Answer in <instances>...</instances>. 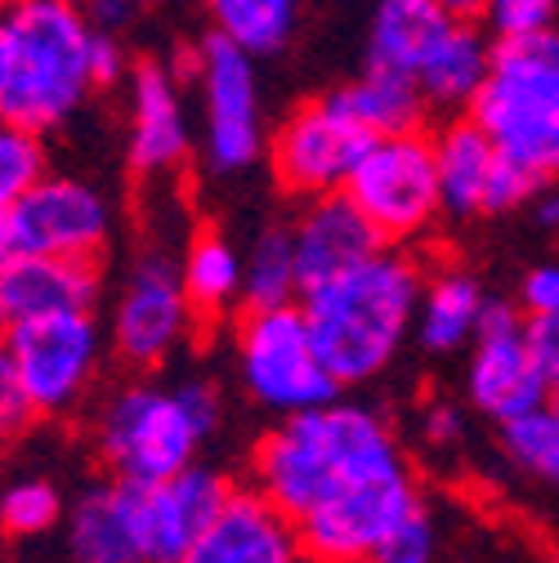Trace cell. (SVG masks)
<instances>
[{
  "instance_id": "28",
  "label": "cell",
  "mask_w": 559,
  "mask_h": 563,
  "mask_svg": "<svg viewBox=\"0 0 559 563\" xmlns=\"http://www.w3.org/2000/svg\"><path fill=\"white\" fill-rule=\"evenodd\" d=\"M502 448L519 470L541 474V478H550L559 487V416H555L550 402L528 411V416L506 420L502 426Z\"/></svg>"
},
{
  "instance_id": "30",
  "label": "cell",
  "mask_w": 559,
  "mask_h": 563,
  "mask_svg": "<svg viewBox=\"0 0 559 563\" xmlns=\"http://www.w3.org/2000/svg\"><path fill=\"white\" fill-rule=\"evenodd\" d=\"M45 179V148H41V130L10 125L0 134V201H14L32 184Z\"/></svg>"
},
{
  "instance_id": "19",
  "label": "cell",
  "mask_w": 559,
  "mask_h": 563,
  "mask_svg": "<svg viewBox=\"0 0 559 563\" xmlns=\"http://www.w3.org/2000/svg\"><path fill=\"white\" fill-rule=\"evenodd\" d=\"M229 483L216 470L188 465L162 483H144V532H149V563H179L193 541L216 523L229 501Z\"/></svg>"
},
{
  "instance_id": "16",
  "label": "cell",
  "mask_w": 559,
  "mask_h": 563,
  "mask_svg": "<svg viewBox=\"0 0 559 563\" xmlns=\"http://www.w3.org/2000/svg\"><path fill=\"white\" fill-rule=\"evenodd\" d=\"M292 238H296L305 291L322 287V282L340 277L344 268H354V264H363V260H372L376 251L390 246L385 233L368 220V210L349 197V188L309 197L300 220L292 224Z\"/></svg>"
},
{
  "instance_id": "9",
  "label": "cell",
  "mask_w": 559,
  "mask_h": 563,
  "mask_svg": "<svg viewBox=\"0 0 559 563\" xmlns=\"http://www.w3.org/2000/svg\"><path fill=\"white\" fill-rule=\"evenodd\" d=\"M372 130L349 112V103L340 95H322L300 103L273 134V175L292 197H322V192H340L354 179L363 153L372 148Z\"/></svg>"
},
{
  "instance_id": "37",
  "label": "cell",
  "mask_w": 559,
  "mask_h": 563,
  "mask_svg": "<svg viewBox=\"0 0 559 563\" xmlns=\"http://www.w3.org/2000/svg\"><path fill=\"white\" fill-rule=\"evenodd\" d=\"M426 434H430V443H457V434H461V416H457L452 407H430V416H426Z\"/></svg>"
},
{
  "instance_id": "17",
  "label": "cell",
  "mask_w": 559,
  "mask_h": 563,
  "mask_svg": "<svg viewBox=\"0 0 559 563\" xmlns=\"http://www.w3.org/2000/svg\"><path fill=\"white\" fill-rule=\"evenodd\" d=\"M305 559L296 523L264 492L233 487L216 523L206 528L179 563H296Z\"/></svg>"
},
{
  "instance_id": "11",
  "label": "cell",
  "mask_w": 559,
  "mask_h": 563,
  "mask_svg": "<svg viewBox=\"0 0 559 563\" xmlns=\"http://www.w3.org/2000/svg\"><path fill=\"white\" fill-rule=\"evenodd\" d=\"M193 67H197V90L206 112V162L220 175L246 170L264 148L255 54L233 36L211 32L197 45Z\"/></svg>"
},
{
  "instance_id": "38",
  "label": "cell",
  "mask_w": 559,
  "mask_h": 563,
  "mask_svg": "<svg viewBox=\"0 0 559 563\" xmlns=\"http://www.w3.org/2000/svg\"><path fill=\"white\" fill-rule=\"evenodd\" d=\"M533 220L546 233H559V192H537L533 197Z\"/></svg>"
},
{
  "instance_id": "26",
  "label": "cell",
  "mask_w": 559,
  "mask_h": 563,
  "mask_svg": "<svg viewBox=\"0 0 559 563\" xmlns=\"http://www.w3.org/2000/svg\"><path fill=\"white\" fill-rule=\"evenodd\" d=\"M300 296H305V282H300L292 229H264L246 251L242 305L246 309H277V305H300Z\"/></svg>"
},
{
  "instance_id": "23",
  "label": "cell",
  "mask_w": 559,
  "mask_h": 563,
  "mask_svg": "<svg viewBox=\"0 0 559 563\" xmlns=\"http://www.w3.org/2000/svg\"><path fill=\"white\" fill-rule=\"evenodd\" d=\"M483 313H487V296L479 291V282L461 268H443L426 282V300H421V313H416V344L426 354L470 349Z\"/></svg>"
},
{
  "instance_id": "31",
  "label": "cell",
  "mask_w": 559,
  "mask_h": 563,
  "mask_svg": "<svg viewBox=\"0 0 559 563\" xmlns=\"http://www.w3.org/2000/svg\"><path fill=\"white\" fill-rule=\"evenodd\" d=\"M555 5L559 0H487L483 23L497 32V41L533 36V32H546L555 23Z\"/></svg>"
},
{
  "instance_id": "18",
  "label": "cell",
  "mask_w": 559,
  "mask_h": 563,
  "mask_svg": "<svg viewBox=\"0 0 559 563\" xmlns=\"http://www.w3.org/2000/svg\"><path fill=\"white\" fill-rule=\"evenodd\" d=\"M493 49L497 41H487L474 19H457L439 5L412 58V77L426 90V103L443 112L470 108L493 73Z\"/></svg>"
},
{
  "instance_id": "2",
  "label": "cell",
  "mask_w": 559,
  "mask_h": 563,
  "mask_svg": "<svg viewBox=\"0 0 559 563\" xmlns=\"http://www.w3.org/2000/svg\"><path fill=\"white\" fill-rule=\"evenodd\" d=\"M421 300H426V268L412 255L385 246L372 260L305 291L300 309L309 318L322 363L344 389L376 380L394 363L403 340L416 331Z\"/></svg>"
},
{
  "instance_id": "6",
  "label": "cell",
  "mask_w": 559,
  "mask_h": 563,
  "mask_svg": "<svg viewBox=\"0 0 559 563\" xmlns=\"http://www.w3.org/2000/svg\"><path fill=\"white\" fill-rule=\"evenodd\" d=\"M233 344L246 394L273 416H296L340 398V380L322 363L300 305L246 309Z\"/></svg>"
},
{
  "instance_id": "36",
  "label": "cell",
  "mask_w": 559,
  "mask_h": 563,
  "mask_svg": "<svg viewBox=\"0 0 559 563\" xmlns=\"http://www.w3.org/2000/svg\"><path fill=\"white\" fill-rule=\"evenodd\" d=\"M125 73V49L117 41V32H95V77L99 86H112Z\"/></svg>"
},
{
  "instance_id": "22",
  "label": "cell",
  "mask_w": 559,
  "mask_h": 563,
  "mask_svg": "<svg viewBox=\"0 0 559 563\" xmlns=\"http://www.w3.org/2000/svg\"><path fill=\"white\" fill-rule=\"evenodd\" d=\"M99 268L73 255H19L0 268V313L6 322L45 313H95Z\"/></svg>"
},
{
  "instance_id": "15",
  "label": "cell",
  "mask_w": 559,
  "mask_h": 563,
  "mask_svg": "<svg viewBox=\"0 0 559 563\" xmlns=\"http://www.w3.org/2000/svg\"><path fill=\"white\" fill-rule=\"evenodd\" d=\"M416 506H426V501H421V487H416L412 470L394 474V478L363 483L296 523L300 550L314 563H372L376 550L385 545V537Z\"/></svg>"
},
{
  "instance_id": "13",
  "label": "cell",
  "mask_w": 559,
  "mask_h": 563,
  "mask_svg": "<svg viewBox=\"0 0 559 563\" xmlns=\"http://www.w3.org/2000/svg\"><path fill=\"white\" fill-rule=\"evenodd\" d=\"M439 179H443V210L457 220L474 216H506L515 206H533L546 179L519 166L474 117H457L439 130Z\"/></svg>"
},
{
  "instance_id": "12",
  "label": "cell",
  "mask_w": 559,
  "mask_h": 563,
  "mask_svg": "<svg viewBox=\"0 0 559 563\" xmlns=\"http://www.w3.org/2000/svg\"><path fill=\"white\" fill-rule=\"evenodd\" d=\"M197 322L184 291V268L166 251H144L130 264V277L112 305V349L125 367L153 372L179 354Z\"/></svg>"
},
{
  "instance_id": "3",
  "label": "cell",
  "mask_w": 559,
  "mask_h": 563,
  "mask_svg": "<svg viewBox=\"0 0 559 563\" xmlns=\"http://www.w3.org/2000/svg\"><path fill=\"white\" fill-rule=\"evenodd\" d=\"M95 32L73 0H10L0 19V117L28 130L73 117L99 86Z\"/></svg>"
},
{
  "instance_id": "4",
  "label": "cell",
  "mask_w": 559,
  "mask_h": 563,
  "mask_svg": "<svg viewBox=\"0 0 559 563\" xmlns=\"http://www.w3.org/2000/svg\"><path fill=\"white\" fill-rule=\"evenodd\" d=\"M220 426V394L206 380L125 385L117 389L95 420V448L112 478L162 483L193 465L201 439Z\"/></svg>"
},
{
  "instance_id": "20",
  "label": "cell",
  "mask_w": 559,
  "mask_h": 563,
  "mask_svg": "<svg viewBox=\"0 0 559 563\" xmlns=\"http://www.w3.org/2000/svg\"><path fill=\"white\" fill-rule=\"evenodd\" d=\"M73 563H149L144 532V483L112 478L90 487L67 515Z\"/></svg>"
},
{
  "instance_id": "35",
  "label": "cell",
  "mask_w": 559,
  "mask_h": 563,
  "mask_svg": "<svg viewBox=\"0 0 559 563\" xmlns=\"http://www.w3.org/2000/svg\"><path fill=\"white\" fill-rule=\"evenodd\" d=\"M86 14H90V23L99 32H121V27H130L144 10H139L134 0H86Z\"/></svg>"
},
{
  "instance_id": "29",
  "label": "cell",
  "mask_w": 559,
  "mask_h": 563,
  "mask_svg": "<svg viewBox=\"0 0 559 563\" xmlns=\"http://www.w3.org/2000/svg\"><path fill=\"white\" fill-rule=\"evenodd\" d=\"M0 519L10 537H41L63 519V497L50 478H14L0 497Z\"/></svg>"
},
{
  "instance_id": "32",
  "label": "cell",
  "mask_w": 559,
  "mask_h": 563,
  "mask_svg": "<svg viewBox=\"0 0 559 563\" xmlns=\"http://www.w3.org/2000/svg\"><path fill=\"white\" fill-rule=\"evenodd\" d=\"M435 559V519L426 506H416L376 550L372 563H430Z\"/></svg>"
},
{
  "instance_id": "39",
  "label": "cell",
  "mask_w": 559,
  "mask_h": 563,
  "mask_svg": "<svg viewBox=\"0 0 559 563\" xmlns=\"http://www.w3.org/2000/svg\"><path fill=\"white\" fill-rule=\"evenodd\" d=\"M439 5H443L448 14H457V19H483L487 0H439Z\"/></svg>"
},
{
  "instance_id": "7",
  "label": "cell",
  "mask_w": 559,
  "mask_h": 563,
  "mask_svg": "<svg viewBox=\"0 0 559 563\" xmlns=\"http://www.w3.org/2000/svg\"><path fill=\"white\" fill-rule=\"evenodd\" d=\"M103 363L99 322L90 313H45L6 322V367L36 416H67L95 385Z\"/></svg>"
},
{
  "instance_id": "5",
  "label": "cell",
  "mask_w": 559,
  "mask_h": 563,
  "mask_svg": "<svg viewBox=\"0 0 559 563\" xmlns=\"http://www.w3.org/2000/svg\"><path fill=\"white\" fill-rule=\"evenodd\" d=\"M470 117L537 179H559V32L497 41Z\"/></svg>"
},
{
  "instance_id": "27",
  "label": "cell",
  "mask_w": 559,
  "mask_h": 563,
  "mask_svg": "<svg viewBox=\"0 0 559 563\" xmlns=\"http://www.w3.org/2000/svg\"><path fill=\"white\" fill-rule=\"evenodd\" d=\"M201 5L216 19V32L233 36L251 54H273L292 41L300 0H201Z\"/></svg>"
},
{
  "instance_id": "10",
  "label": "cell",
  "mask_w": 559,
  "mask_h": 563,
  "mask_svg": "<svg viewBox=\"0 0 559 563\" xmlns=\"http://www.w3.org/2000/svg\"><path fill=\"white\" fill-rule=\"evenodd\" d=\"M0 255H73L99 260L112 233V210L103 192L81 179H41L14 201H0Z\"/></svg>"
},
{
  "instance_id": "21",
  "label": "cell",
  "mask_w": 559,
  "mask_h": 563,
  "mask_svg": "<svg viewBox=\"0 0 559 563\" xmlns=\"http://www.w3.org/2000/svg\"><path fill=\"white\" fill-rule=\"evenodd\" d=\"M193 130L184 112V95L162 63H139L130 73V170L166 175L188 157Z\"/></svg>"
},
{
  "instance_id": "14",
  "label": "cell",
  "mask_w": 559,
  "mask_h": 563,
  "mask_svg": "<svg viewBox=\"0 0 559 563\" xmlns=\"http://www.w3.org/2000/svg\"><path fill=\"white\" fill-rule=\"evenodd\" d=\"M465 394L474 411L497 420V426L550 402V376L528 344V313H519L515 305L487 300V313L470 344Z\"/></svg>"
},
{
  "instance_id": "34",
  "label": "cell",
  "mask_w": 559,
  "mask_h": 563,
  "mask_svg": "<svg viewBox=\"0 0 559 563\" xmlns=\"http://www.w3.org/2000/svg\"><path fill=\"white\" fill-rule=\"evenodd\" d=\"M528 344H533L537 363L546 367V376L555 380V376H559V309L528 318Z\"/></svg>"
},
{
  "instance_id": "8",
  "label": "cell",
  "mask_w": 559,
  "mask_h": 563,
  "mask_svg": "<svg viewBox=\"0 0 559 563\" xmlns=\"http://www.w3.org/2000/svg\"><path fill=\"white\" fill-rule=\"evenodd\" d=\"M349 197L368 210V220L385 233V242H407L426 233L443 210L435 139H426L421 130L376 134L354 179H349Z\"/></svg>"
},
{
  "instance_id": "24",
  "label": "cell",
  "mask_w": 559,
  "mask_h": 563,
  "mask_svg": "<svg viewBox=\"0 0 559 563\" xmlns=\"http://www.w3.org/2000/svg\"><path fill=\"white\" fill-rule=\"evenodd\" d=\"M179 268H184V291H188L197 318H220L242 300L246 255H238V246L224 233H216V229L197 233L188 242Z\"/></svg>"
},
{
  "instance_id": "33",
  "label": "cell",
  "mask_w": 559,
  "mask_h": 563,
  "mask_svg": "<svg viewBox=\"0 0 559 563\" xmlns=\"http://www.w3.org/2000/svg\"><path fill=\"white\" fill-rule=\"evenodd\" d=\"M519 309L533 313H555L559 309V264H537L519 282Z\"/></svg>"
},
{
  "instance_id": "40",
  "label": "cell",
  "mask_w": 559,
  "mask_h": 563,
  "mask_svg": "<svg viewBox=\"0 0 559 563\" xmlns=\"http://www.w3.org/2000/svg\"><path fill=\"white\" fill-rule=\"evenodd\" d=\"M550 407H555V416H559V376L550 380Z\"/></svg>"
},
{
  "instance_id": "42",
  "label": "cell",
  "mask_w": 559,
  "mask_h": 563,
  "mask_svg": "<svg viewBox=\"0 0 559 563\" xmlns=\"http://www.w3.org/2000/svg\"><path fill=\"white\" fill-rule=\"evenodd\" d=\"M296 563H314V559H296Z\"/></svg>"
},
{
  "instance_id": "41",
  "label": "cell",
  "mask_w": 559,
  "mask_h": 563,
  "mask_svg": "<svg viewBox=\"0 0 559 563\" xmlns=\"http://www.w3.org/2000/svg\"><path fill=\"white\" fill-rule=\"evenodd\" d=\"M134 5H139V10H153V5H157V0H134Z\"/></svg>"
},
{
  "instance_id": "25",
  "label": "cell",
  "mask_w": 559,
  "mask_h": 563,
  "mask_svg": "<svg viewBox=\"0 0 559 563\" xmlns=\"http://www.w3.org/2000/svg\"><path fill=\"white\" fill-rule=\"evenodd\" d=\"M349 112H354L372 134H403V130H421L426 121V90L416 86V77L394 73V67H372L354 81L336 90Z\"/></svg>"
},
{
  "instance_id": "1",
  "label": "cell",
  "mask_w": 559,
  "mask_h": 563,
  "mask_svg": "<svg viewBox=\"0 0 559 563\" xmlns=\"http://www.w3.org/2000/svg\"><path fill=\"white\" fill-rule=\"evenodd\" d=\"M407 470L412 465L385 416L340 398L283 416L251 452V483L292 523L363 483Z\"/></svg>"
}]
</instances>
